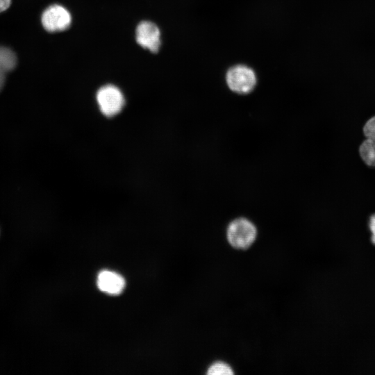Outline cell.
Segmentation results:
<instances>
[{"label": "cell", "instance_id": "obj_7", "mask_svg": "<svg viewBox=\"0 0 375 375\" xmlns=\"http://www.w3.org/2000/svg\"><path fill=\"white\" fill-rule=\"evenodd\" d=\"M17 65V56L10 49L0 47V72L6 74Z\"/></svg>", "mask_w": 375, "mask_h": 375}, {"label": "cell", "instance_id": "obj_13", "mask_svg": "<svg viewBox=\"0 0 375 375\" xmlns=\"http://www.w3.org/2000/svg\"><path fill=\"white\" fill-rule=\"evenodd\" d=\"M5 75L6 74H3L0 72V90L3 88L4 82H5Z\"/></svg>", "mask_w": 375, "mask_h": 375}, {"label": "cell", "instance_id": "obj_6", "mask_svg": "<svg viewBox=\"0 0 375 375\" xmlns=\"http://www.w3.org/2000/svg\"><path fill=\"white\" fill-rule=\"evenodd\" d=\"M97 286L102 292L110 294H118L121 293L125 286L124 278L119 274L103 270L97 276Z\"/></svg>", "mask_w": 375, "mask_h": 375}, {"label": "cell", "instance_id": "obj_2", "mask_svg": "<svg viewBox=\"0 0 375 375\" xmlns=\"http://www.w3.org/2000/svg\"><path fill=\"white\" fill-rule=\"evenodd\" d=\"M257 231L254 224L244 218L233 220L227 228L229 244L238 249H246L255 241Z\"/></svg>", "mask_w": 375, "mask_h": 375}, {"label": "cell", "instance_id": "obj_3", "mask_svg": "<svg viewBox=\"0 0 375 375\" xmlns=\"http://www.w3.org/2000/svg\"><path fill=\"white\" fill-rule=\"evenodd\" d=\"M96 99L101 112L108 117L118 114L125 103L122 91L111 84L100 88L97 92Z\"/></svg>", "mask_w": 375, "mask_h": 375}, {"label": "cell", "instance_id": "obj_12", "mask_svg": "<svg viewBox=\"0 0 375 375\" xmlns=\"http://www.w3.org/2000/svg\"><path fill=\"white\" fill-rule=\"evenodd\" d=\"M11 4V0H0V12L7 10Z\"/></svg>", "mask_w": 375, "mask_h": 375}, {"label": "cell", "instance_id": "obj_4", "mask_svg": "<svg viewBox=\"0 0 375 375\" xmlns=\"http://www.w3.org/2000/svg\"><path fill=\"white\" fill-rule=\"evenodd\" d=\"M41 22L44 28L48 32L63 31L70 26L72 16L62 6L53 4L44 10Z\"/></svg>", "mask_w": 375, "mask_h": 375}, {"label": "cell", "instance_id": "obj_8", "mask_svg": "<svg viewBox=\"0 0 375 375\" xmlns=\"http://www.w3.org/2000/svg\"><path fill=\"white\" fill-rule=\"evenodd\" d=\"M359 153L363 161L370 167H375V141L367 138L360 145Z\"/></svg>", "mask_w": 375, "mask_h": 375}, {"label": "cell", "instance_id": "obj_10", "mask_svg": "<svg viewBox=\"0 0 375 375\" xmlns=\"http://www.w3.org/2000/svg\"><path fill=\"white\" fill-rule=\"evenodd\" d=\"M363 132L367 138L375 141V116L366 122L363 128Z\"/></svg>", "mask_w": 375, "mask_h": 375}, {"label": "cell", "instance_id": "obj_11", "mask_svg": "<svg viewBox=\"0 0 375 375\" xmlns=\"http://www.w3.org/2000/svg\"><path fill=\"white\" fill-rule=\"evenodd\" d=\"M368 224L372 233L371 242L375 245V214L370 216Z\"/></svg>", "mask_w": 375, "mask_h": 375}, {"label": "cell", "instance_id": "obj_5", "mask_svg": "<svg viewBox=\"0 0 375 375\" xmlns=\"http://www.w3.org/2000/svg\"><path fill=\"white\" fill-rule=\"evenodd\" d=\"M135 40L142 47L157 53L161 45L160 29L151 22L142 21L136 27Z\"/></svg>", "mask_w": 375, "mask_h": 375}, {"label": "cell", "instance_id": "obj_9", "mask_svg": "<svg viewBox=\"0 0 375 375\" xmlns=\"http://www.w3.org/2000/svg\"><path fill=\"white\" fill-rule=\"evenodd\" d=\"M207 373L210 375H231L233 374V372L228 364L217 362L210 366Z\"/></svg>", "mask_w": 375, "mask_h": 375}, {"label": "cell", "instance_id": "obj_1", "mask_svg": "<svg viewBox=\"0 0 375 375\" xmlns=\"http://www.w3.org/2000/svg\"><path fill=\"white\" fill-rule=\"evenodd\" d=\"M225 78L229 89L240 94L251 92L257 83L254 70L244 64H238L231 67L226 72Z\"/></svg>", "mask_w": 375, "mask_h": 375}]
</instances>
